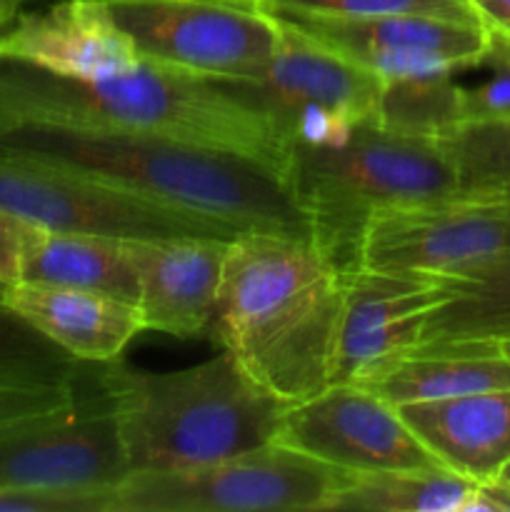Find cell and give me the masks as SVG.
Returning a JSON list of instances; mask_svg holds the SVG:
<instances>
[{
    "mask_svg": "<svg viewBox=\"0 0 510 512\" xmlns=\"http://www.w3.org/2000/svg\"><path fill=\"white\" fill-rule=\"evenodd\" d=\"M0 153L118 185L248 233L260 230L310 243L308 220L285 180L268 165L228 150L160 135L0 120Z\"/></svg>",
    "mask_w": 510,
    "mask_h": 512,
    "instance_id": "obj_1",
    "label": "cell"
},
{
    "mask_svg": "<svg viewBox=\"0 0 510 512\" xmlns=\"http://www.w3.org/2000/svg\"><path fill=\"white\" fill-rule=\"evenodd\" d=\"M0 120L160 135L245 155L283 180L288 170V140L260 110L213 78L145 58L90 80L0 58Z\"/></svg>",
    "mask_w": 510,
    "mask_h": 512,
    "instance_id": "obj_2",
    "label": "cell"
},
{
    "mask_svg": "<svg viewBox=\"0 0 510 512\" xmlns=\"http://www.w3.org/2000/svg\"><path fill=\"white\" fill-rule=\"evenodd\" d=\"M343 280L308 240L243 233L230 240L215 303L223 350L288 403L323 393L333 378Z\"/></svg>",
    "mask_w": 510,
    "mask_h": 512,
    "instance_id": "obj_3",
    "label": "cell"
},
{
    "mask_svg": "<svg viewBox=\"0 0 510 512\" xmlns=\"http://www.w3.org/2000/svg\"><path fill=\"white\" fill-rule=\"evenodd\" d=\"M100 365V395L130 473L193 468L263 448L293 405L255 383L228 350L173 373L135 370L118 358Z\"/></svg>",
    "mask_w": 510,
    "mask_h": 512,
    "instance_id": "obj_4",
    "label": "cell"
},
{
    "mask_svg": "<svg viewBox=\"0 0 510 512\" xmlns=\"http://www.w3.org/2000/svg\"><path fill=\"white\" fill-rule=\"evenodd\" d=\"M285 185L308 220L315 253L348 280L363 268L365 228L375 213L458 193V175L438 140L365 120L333 140L288 143Z\"/></svg>",
    "mask_w": 510,
    "mask_h": 512,
    "instance_id": "obj_5",
    "label": "cell"
},
{
    "mask_svg": "<svg viewBox=\"0 0 510 512\" xmlns=\"http://www.w3.org/2000/svg\"><path fill=\"white\" fill-rule=\"evenodd\" d=\"M355 473L283 443L175 470H140L110 488L108 512L328 510Z\"/></svg>",
    "mask_w": 510,
    "mask_h": 512,
    "instance_id": "obj_6",
    "label": "cell"
},
{
    "mask_svg": "<svg viewBox=\"0 0 510 512\" xmlns=\"http://www.w3.org/2000/svg\"><path fill=\"white\" fill-rule=\"evenodd\" d=\"M0 210L35 228L115 240H235L248 233L225 220L8 153H0Z\"/></svg>",
    "mask_w": 510,
    "mask_h": 512,
    "instance_id": "obj_7",
    "label": "cell"
},
{
    "mask_svg": "<svg viewBox=\"0 0 510 512\" xmlns=\"http://www.w3.org/2000/svg\"><path fill=\"white\" fill-rule=\"evenodd\" d=\"M135 53L203 78H253L280 43L258 0H98Z\"/></svg>",
    "mask_w": 510,
    "mask_h": 512,
    "instance_id": "obj_8",
    "label": "cell"
},
{
    "mask_svg": "<svg viewBox=\"0 0 510 512\" xmlns=\"http://www.w3.org/2000/svg\"><path fill=\"white\" fill-rule=\"evenodd\" d=\"M278 25V50L258 75L213 78L215 83L260 110L288 143L333 140L355 123L375 120L385 83L380 75Z\"/></svg>",
    "mask_w": 510,
    "mask_h": 512,
    "instance_id": "obj_9",
    "label": "cell"
},
{
    "mask_svg": "<svg viewBox=\"0 0 510 512\" xmlns=\"http://www.w3.org/2000/svg\"><path fill=\"white\" fill-rule=\"evenodd\" d=\"M510 253V195L450 193L385 208L370 218L363 268L463 275Z\"/></svg>",
    "mask_w": 510,
    "mask_h": 512,
    "instance_id": "obj_10",
    "label": "cell"
},
{
    "mask_svg": "<svg viewBox=\"0 0 510 512\" xmlns=\"http://www.w3.org/2000/svg\"><path fill=\"white\" fill-rule=\"evenodd\" d=\"M130 475L108 403L70 400L0 425V488L105 493Z\"/></svg>",
    "mask_w": 510,
    "mask_h": 512,
    "instance_id": "obj_11",
    "label": "cell"
},
{
    "mask_svg": "<svg viewBox=\"0 0 510 512\" xmlns=\"http://www.w3.org/2000/svg\"><path fill=\"white\" fill-rule=\"evenodd\" d=\"M258 3L278 23L383 80L473 68L488 50V28L478 23L433 15H330L268 0Z\"/></svg>",
    "mask_w": 510,
    "mask_h": 512,
    "instance_id": "obj_12",
    "label": "cell"
},
{
    "mask_svg": "<svg viewBox=\"0 0 510 512\" xmlns=\"http://www.w3.org/2000/svg\"><path fill=\"white\" fill-rule=\"evenodd\" d=\"M275 443L355 475L440 465L393 405L355 383H333L290 405Z\"/></svg>",
    "mask_w": 510,
    "mask_h": 512,
    "instance_id": "obj_13",
    "label": "cell"
},
{
    "mask_svg": "<svg viewBox=\"0 0 510 512\" xmlns=\"http://www.w3.org/2000/svg\"><path fill=\"white\" fill-rule=\"evenodd\" d=\"M443 298L445 275L355 270L343 280V315L330 385L353 383L370 365L415 348L425 318Z\"/></svg>",
    "mask_w": 510,
    "mask_h": 512,
    "instance_id": "obj_14",
    "label": "cell"
},
{
    "mask_svg": "<svg viewBox=\"0 0 510 512\" xmlns=\"http://www.w3.org/2000/svg\"><path fill=\"white\" fill-rule=\"evenodd\" d=\"M228 243L220 238L125 240L138 273L143 330L180 340L205 333L215 320Z\"/></svg>",
    "mask_w": 510,
    "mask_h": 512,
    "instance_id": "obj_15",
    "label": "cell"
},
{
    "mask_svg": "<svg viewBox=\"0 0 510 512\" xmlns=\"http://www.w3.org/2000/svg\"><path fill=\"white\" fill-rule=\"evenodd\" d=\"M0 58H13L63 78H103L140 60L98 0H60L20 18L0 35Z\"/></svg>",
    "mask_w": 510,
    "mask_h": 512,
    "instance_id": "obj_16",
    "label": "cell"
},
{
    "mask_svg": "<svg viewBox=\"0 0 510 512\" xmlns=\"http://www.w3.org/2000/svg\"><path fill=\"white\" fill-rule=\"evenodd\" d=\"M440 465L488 485L510 460V388L395 408Z\"/></svg>",
    "mask_w": 510,
    "mask_h": 512,
    "instance_id": "obj_17",
    "label": "cell"
},
{
    "mask_svg": "<svg viewBox=\"0 0 510 512\" xmlns=\"http://www.w3.org/2000/svg\"><path fill=\"white\" fill-rule=\"evenodd\" d=\"M5 303L80 363H108L143 333L138 305L93 290L15 283Z\"/></svg>",
    "mask_w": 510,
    "mask_h": 512,
    "instance_id": "obj_18",
    "label": "cell"
},
{
    "mask_svg": "<svg viewBox=\"0 0 510 512\" xmlns=\"http://www.w3.org/2000/svg\"><path fill=\"white\" fill-rule=\"evenodd\" d=\"M353 383L400 408L510 388V363L495 343L415 345L370 365Z\"/></svg>",
    "mask_w": 510,
    "mask_h": 512,
    "instance_id": "obj_19",
    "label": "cell"
},
{
    "mask_svg": "<svg viewBox=\"0 0 510 512\" xmlns=\"http://www.w3.org/2000/svg\"><path fill=\"white\" fill-rule=\"evenodd\" d=\"M18 283L93 290L138 305L140 285L125 240L28 225Z\"/></svg>",
    "mask_w": 510,
    "mask_h": 512,
    "instance_id": "obj_20",
    "label": "cell"
},
{
    "mask_svg": "<svg viewBox=\"0 0 510 512\" xmlns=\"http://www.w3.org/2000/svg\"><path fill=\"white\" fill-rule=\"evenodd\" d=\"M510 338V253L463 275H445V298L425 318L418 345Z\"/></svg>",
    "mask_w": 510,
    "mask_h": 512,
    "instance_id": "obj_21",
    "label": "cell"
},
{
    "mask_svg": "<svg viewBox=\"0 0 510 512\" xmlns=\"http://www.w3.org/2000/svg\"><path fill=\"white\" fill-rule=\"evenodd\" d=\"M480 485L438 465L415 470H378L355 475L330 500L328 510L343 512H465Z\"/></svg>",
    "mask_w": 510,
    "mask_h": 512,
    "instance_id": "obj_22",
    "label": "cell"
},
{
    "mask_svg": "<svg viewBox=\"0 0 510 512\" xmlns=\"http://www.w3.org/2000/svg\"><path fill=\"white\" fill-rule=\"evenodd\" d=\"M455 73H418L388 78L380 93L375 123L410 138L435 140L463 123V88Z\"/></svg>",
    "mask_w": 510,
    "mask_h": 512,
    "instance_id": "obj_23",
    "label": "cell"
},
{
    "mask_svg": "<svg viewBox=\"0 0 510 512\" xmlns=\"http://www.w3.org/2000/svg\"><path fill=\"white\" fill-rule=\"evenodd\" d=\"M80 363L0 300V388H75Z\"/></svg>",
    "mask_w": 510,
    "mask_h": 512,
    "instance_id": "obj_24",
    "label": "cell"
},
{
    "mask_svg": "<svg viewBox=\"0 0 510 512\" xmlns=\"http://www.w3.org/2000/svg\"><path fill=\"white\" fill-rule=\"evenodd\" d=\"M460 193L510 195V120H463L438 135Z\"/></svg>",
    "mask_w": 510,
    "mask_h": 512,
    "instance_id": "obj_25",
    "label": "cell"
},
{
    "mask_svg": "<svg viewBox=\"0 0 510 512\" xmlns=\"http://www.w3.org/2000/svg\"><path fill=\"white\" fill-rule=\"evenodd\" d=\"M330 15H433L483 25L470 0H268Z\"/></svg>",
    "mask_w": 510,
    "mask_h": 512,
    "instance_id": "obj_26",
    "label": "cell"
},
{
    "mask_svg": "<svg viewBox=\"0 0 510 512\" xmlns=\"http://www.w3.org/2000/svg\"><path fill=\"white\" fill-rule=\"evenodd\" d=\"M108 495L0 488V512H108Z\"/></svg>",
    "mask_w": 510,
    "mask_h": 512,
    "instance_id": "obj_27",
    "label": "cell"
},
{
    "mask_svg": "<svg viewBox=\"0 0 510 512\" xmlns=\"http://www.w3.org/2000/svg\"><path fill=\"white\" fill-rule=\"evenodd\" d=\"M493 70L485 83L463 88V120H510V65Z\"/></svg>",
    "mask_w": 510,
    "mask_h": 512,
    "instance_id": "obj_28",
    "label": "cell"
},
{
    "mask_svg": "<svg viewBox=\"0 0 510 512\" xmlns=\"http://www.w3.org/2000/svg\"><path fill=\"white\" fill-rule=\"evenodd\" d=\"M75 400V388H53V390H20L0 388V425L10 420L28 418V415L48 413V410L68 405Z\"/></svg>",
    "mask_w": 510,
    "mask_h": 512,
    "instance_id": "obj_29",
    "label": "cell"
},
{
    "mask_svg": "<svg viewBox=\"0 0 510 512\" xmlns=\"http://www.w3.org/2000/svg\"><path fill=\"white\" fill-rule=\"evenodd\" d=\"M28 223L0 210V280L15 285L20 280V258Z\"/></svg>",
    "mask_w": 510,
    "mask_h": 512,
    "instance_id": "obj_30",
    "label": "cell"
},
{
    "mask_svg": "<svg viewBox=\"0 0 510 512\" xmlns=\"http://www.w3.org/2000/svg\"><path fill=\"white\" fill-rule=\"evenodd\" d=\"M465 512H510V490L495 483L480 485Z\"/></svg>",
    "mask_w": 510,
    "mask_h": 512,
    "instance_id": "obj_31",
    "label": "cell"
},
{
    "mask_svg": "<svg viewBox=\"0 0 510 512\" xmlns=\"http://www.w3.org/2000/svg\"><path fill=\"white\" fill-rule=\"evenodd\" d=\"M483 25L510 33V0H470Z\"/></svg>",
    "mask_w": 510,
    "mask_h": 512,
    "instance_id": "obj_32",
    "label": "cell"
},
{
    "mask_svg": "<svg viewBox=\"0 0 510 512\" xmlns=\"http://www.w3.org/2000/svg\"><path fill=\"white\" fill-rule=\"evenodd\" d=\"M480 65H490V68L510 65V33L498 28H488V50H485V58Z\"/></svg>",
    "mask_w": 510,
    "mask_h": 512,
    "instance_id": "obj_33",
    "label": "cell"
},
{
    "mask_svg": "<svg viewBox=\"0 0 510 512\" xmlns=\"http://www.w3.org/2000/svg\"><path fill=\"white\" fill-rule=\"evenodd\" d=\"M25 3H28V0H0V35L20 18Z\"/></svg>",
    "mask_w": 510,
    "mask_h": 512,
    "instance_id": "obj_34",
    "label": "cell"
},
{
    "mask_svg": "<svg viewBox=\"0 0 510 512\" xmlns=\"http://www.w3.org/2000/svg\"><path fill=\"white\" fill-rule=\"evenodd\" d=\"M493 483H495V485H500V488H508V490H510V460H508V463L503 465V468H500L498 478H495Z\"/></svg>",
    "mask_w": 510,
    "mask_h": 512,
    "instance_id": "obj_35",
    "label": "cell"
},
{
    "mask_svg": "<svg viewBox=\"0 0 510 512\" xmlns=\"http://www.w3.org/2000/svg\"><path fill=\"white\" fill-rule=\"evenodd\" d=\"M495 345H498L500 355H503V358L508 360V363H510V338H505V340H498V343H495Z\"/></svg>",
    "mask_w": 510,
    "mask_h": 512,
    "instance_id": "obj_36",
    "label": "cell"
},
{
    "mask_svg": "<svg viewBox=\"0 0 510 512\" xmlns=\"http://www.w3.org/2000/svg\"><path fill=\"white\" fill-rule=\"evenodd\" d=\"M8 288H10V285L0 280V300H5V293H8Z\"/></svg>",
    "mask_w": 510,
    "mask_h": 512,
    "instance_id": "obj_37",
    "label": "cell"
}]
</instances>
